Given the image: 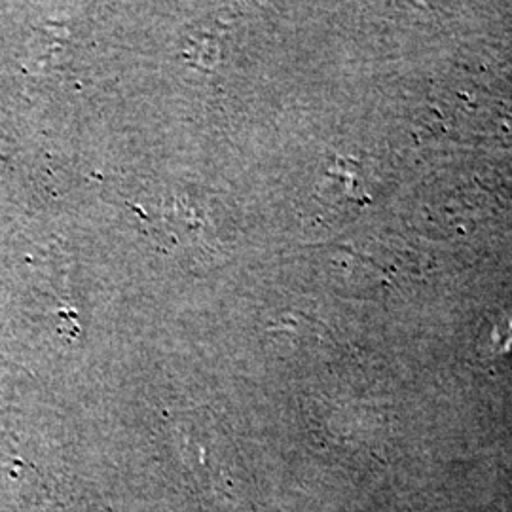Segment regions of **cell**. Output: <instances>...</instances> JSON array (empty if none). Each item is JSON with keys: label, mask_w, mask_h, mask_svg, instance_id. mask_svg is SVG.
<instances>
[{"label": "cell", "mask_w": 512, "mask_h": 512, "mask_svg": "<svg viewBox=\"0 0 512 512\" xmlns=\"http://www.w3.org/2000/svg\"><path fill=\"white\" fill-rule=\"evenodd\" d=\"M495 346L503 349V351H511L512 349V317L507 323V327H501V329L495 332Z\"/></svg>", "instance_id": "6da1fadb"}]
</instances>
